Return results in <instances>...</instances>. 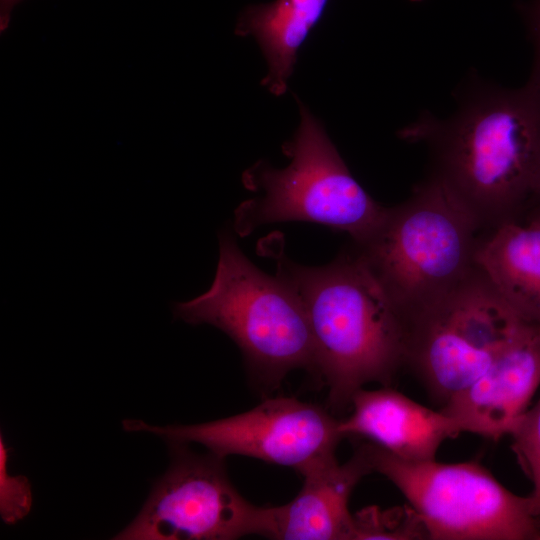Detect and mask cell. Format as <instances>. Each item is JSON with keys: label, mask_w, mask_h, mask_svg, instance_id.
<instances>
[{"label": "cell", "mask_w": 540, "mask_h": 540, "mask_svg": "<svg viewBox=\"0 0 540 540\" xmlns=\"http://www.w3.org/2000/svg\"><path fill=\"white\" fill-rule=\"evenodd\" d=\"M422 143L436 178L491 230L518 221L540 180V92L530 84L504 88L477 76L447 118L424 112L399 131Z\"/></svg>", "instance_id": "1"}, {"label": "cell", "mask_w": 540, "mask_h": 540, "mask_svg": "<svg viewBox=\"0 0 540 540\" xmlns=\"http://www.w3.org/2000/svg\"><path fill=\"white\" fill-rule=\"evenodd\" d=\"M277 275L305 307L315 375L327 386L333 409L350 407L366 384H392L406 362L405 318L355 248L322 266L281 256Z\"/></svg>", "instance_id": "2"}, {"label": "cell", "mask_w": 540, "mask_h": 540, "mask_svg": "<svg viewBox=\"0 0 540 540\" xmlns=\"http://www.w3.org/2000/svg\"><path fill=\"white\" fill-rule=\"evenodd\" d=\"M173 313L187 323L210 324L241 350L261 382L278 385L295 369L315 374V346L305 307L292 286L256 267L227 230L219 234V259L211 287Z\"/></svg>", "instance_id": "3"}, {"label": "cell", "mask_w": 540, "mask_h": 540, "mask_svg": "<svg viewBox=\"0 0 540 540\" xmlns=\"http://www.w3.org/2000/svg\"><path fill=\"white\" fill-rule=\"evenodd\" d=\"M480 227L434 177L386 213L363 243L355 244L405 320L446 295L474 269Z\"/></svg>", "instance_id": "4"}, {"label": "cell", "mask_w": 540, "mask_h": 540, "mask_svg": "<svg viewBox=\"0 0 540 540\" xmlns=\"http://www.w3.org/2000/svg\"><path fill=\"white\" fill-rule=\"evenodd\" d=\"M299 103L300 123L284 143L290 163L282 169L259 162L243 175L256 196L235 211L234 229L245 236L263 224L309 222L365 242L387 207L375 201L347 168L323 125Z\"/></svg>", "instance_id": "5"}, {"label": "cell", "mask_w": 540, "mask_h": 540, "mask_svg": "<svg viewBox=\"0 0 540 540\" xmlns=\"http://www.w3.org/2000/svg\"><path fill=\"white\" fill-rule=\"evenodd\" d=\"M373 472L387 478L422 519L431 540H540V517L475 462L407 461L364 442Z\"/></svg>", "instance_id": "6"}, {"label": "cell", "mask_w": 540, "mask_h": 540, "mask_svg": "<svg viewBox=\"0 0 540 540\" xmlns=\"http://www.w3.org/2000/svg\"><path fill=\"white\" fill-rule=\"evenodd\" d=\"M405 322V367L441 407L479 377L528 323L476 265L456 287Z\"/></svg>", "instance_id": "7"}, {"label": "cell", "mask_w": 540, "mask_h": 540, "mask_svg": "<svg viewBox=\"0 0 540 540\" xmlns=\"http://www.w3.org/2000/svg\"><path fill=\"white\" fill-rule=\"evenodd\" d=\"M339 419L325 409L293 397L268 398L246 412L193 424L153 426L125 420L130 432H150L170 446L198 443L225 458L240 455L295 469L300 475L335 457L343 439Z\"/></svg>", "instance_id": "8"}, {"label": "cell", "mask_w": 540, "mask_h": 540, "mask_svg": "<svg viewBox=\"0 0 540 540\" xmlns=\"http://www.w3.org/2000/svg\"><path fill=\"white\" fill-rule=\"evenodd\" d=\"M169 469L138 516L115 539L232 540L257 535L260 507L231 483L224 458L171 446Z\"/></svg>", "instance_id": "9"}, {"label": "cell", "mask_w": 540, "mask_h": 540, "mask_svg": "<svg viewBox=\"0 0 540 540\" xmlns=\"http://www.w3.org/2000/svg\"><path fill=\"white\" fill-rule=\"evenodd\" d=\"M540 386V325L524 323L488 368L441 410L468 432L499 440Z\"/></svg>", "instance_id": "10"}, {"label": "cell", "mask_w": 540, "mask_h": 540, "mask_svg": "<svg viewBox=\"0 0 540 540\" xmlns=\"http://www.w3.org/2000/svg\"><path fill=\"white\" fill-rule=\"evenodd\" d=\"M373 472L364 442L345 463L336 457L301 475L300 492L290 502L260 507L257 535L277 540H353L351 494Z\"/></svg>", "instance_id": "11"}, {"label": "cell", "mask_w": 540, "mask_h": 540, "mask_svg": "<svg viewBox=\"0 0 540 540\" xmlns=\"http://www.w3.org/2000/svg\"><path fill=\"white\" fill-rule=\"evenodd\" d=\"M350 408L349 416L339 419L343 438H363L407 461L436 459L442 443L461 433L441 409L426 407L390 386L360 389Z\"/></svg>", "instance_id": "12"}, {"label": "cell", "mask_w": 540, "mask_h": 540, "mask_svg": "<svg viewBox=\"0 0 540 540\" xmlns=\"http://www.w3.org/2000/svg\"><path fill=\"white\" fill-rule=\"evenodd\" d=\"M474 263L520 319L540 325V208L527 224L507 222L478 238Z\"/></svg>", "instance_id": "13"}, {"label": "cell", "mask_w": 540, "mask_h": 540, "mask_svg": "<svg viewBox=\"0 0 540 540\" xmlns=\"http://www.w3.org/2000/svg\"><path fill=\"white\" fill-rule=\"evenodd\" d=\"M328 0H274L247 6L239 15L236 34L252 36L267 62L262 85L284 94L300 47L321 19Z\"/></svg>", "instance_id": "14"}, {"label": "cell", "mask_w": 540, "mask_h": 540, "mask_svg": "<svg viewBox=\"0 0 540 540\" xmlns=\"http://www.w3.org/2000/svg\"><path fill=\"white\" fill-rule=\"evenodd\" d=\"M353 523V540L429 539L422 519L411 505L367 507L353 514Z\"/></svg>", "instance_id": "15"}, {"label": "cell", "mask_w": 540, "mask_h": 540, "mask_svg": "<svg viewBox=\"0 0 540 540\" xmlns=\"http://www.w3.org/2000/svg\"><path fill=\"white\" fill-rule=\"evenodd\" d=\"M508 435L518 463L533 485L529 497L540 517V398L515 421Z\"/></svg>", "instance_id": "16"}, {"label": "cell", "mask_w": 540, "mask_h": 540, "mask_svg": "<svg viewBox=\"0 0 540 540\" xmlns=\"http://www.w3.org/2000/svg\"><path fill=\"white\" fill-rule=\"evenodd\" d=\"M9 449L0 441V512L3 521L13 524L29 513L32 495L29 481L24 476H11L7 471Z\"/></svg>", "instance_id": "17"}, {"label": "cell", "mask_w": 540, "mask_h": 540, "mask_svg": "<svg viewBox=\"0 0 540 540\" xmlns=\"http://www.w3.org/2000/svg\"><path fill=\"white\" fill-rule=\"evenodd\" d=\"M529 36L533 45L534 59L528 84L540 92V0H531L526 9Z\"/></svg>", "instance_id": "18"}, {"label": "cell", "mask_w": 540, "mask_h": 540, "mask_svg": "<svg viewBox=\"0 0 540 540\" xmlns=\"http://www.w3.org/2000/svg\"><path fill=\"white\" fill-rule=\"evenodd\" d=\"M22 0H0V31H6L9 26L14 7Z\"/></svg>", "instance_id": "19"}, {"label": "cell", "mask_w": 540, "mask_h": 540, "mask_svg": "<svg viewBox=\"0 0 540 540\" xmlns=\"http://www.w3.org/2000/svg\"><path fill=\"white\" fill-rule=\"evenodd\" d=\"M535 200L538 201L539 204H540V180H539V183H538V186H537Z\"/></svg>", "instance_id": "20"}, {"label": "cell", "mask_w": 540, "mask_h": 540, "mask_svg": "<svg viewBox=\"0 0 540 540\" xmlns=\"http://www.w3.org/2000/svg\"><path fill=\"white\" fill-rule=\"evenodd\" d=\"M410 1H412V2H422L424 0H410Z\"/></svg>", "instance_id": "21"}]
</instances>
